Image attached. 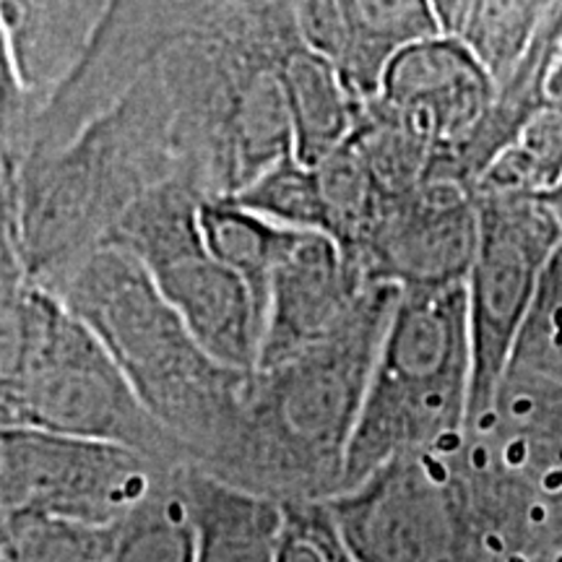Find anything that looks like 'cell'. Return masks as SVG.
Returning <instances> with one entry per match:
<instances>
[{
    "mask_svg": "<svg viewBox=\"0 0 562 562\" xmlns=\"http://www.w3.org/2000/svg\"><path fill=\"white\" fill-rule=\"evenodd\" d=\"M370 284L336 237L294 229L269 284L258 368L286 360L336 331Z\"/></svg>",
    "mask_w": 562,
    "mask_h": 562,
    "instance_id": "obj_13",
    "label": "cell"
},
{
    "mask_svg": "<svg viewBox=\"0 0 562 562\" xmlns=\"http://www.w3.org/2000/svg\"><path fill=\"white\" fill-rule=\"evenodd\" d=\"M297 21L305 45L339 63L344 50V21L339 0H297Z\"/></svg>",
    "mask_w": 562,
    "mask_h": 562,
    "instance_id": "obj_28",
    "label": "cell"
},
{
    "mask_svg": "<svg viewBox=\"0 0 562 562\" xmlns=\"http://www.w3.org/2000/svg\"><path fill=\"white\" fill-rule=\"evenodd\" d=\"M398 294L372 281L336 331L252 372L235 440L211 472L279 501L334 497Z\"/></svg>",
    "mask_w": 562,
    "mask_h": 562,
    "instance_id": "obj_1",
    "label": "cell"
},
{
    "mask_svg": "<svg viewBox=\"0 0 562 562\" xmlns=\"http://www.w3.org/2000/svg\"><path fill=\"white\" fill-rule=\"evenodd\" d=\"M497 83L461 34H435L404 47L385 68L375 100L430 144V178H451L456 159L495 102Z\"/></svg>",
    "mask_w": 562,
    "mask_h": 562,
    "instance_id": "obj_12",
    "label": "cell"
},
{
    "mask_svg": "<svg viewBox=\"0 0 562 562\" xmlns=\"http://www.w3.org/2000/svg\"><path fill=\"white\" fill-rule=\"evenodd\" d=\"M229 199L286 227L328 232L318 172L294 157V151L263 170Z\"/></svg>",
    "mask_w": 562,
    "mask_h": 562,
    "instance_id": "obj_26",
    "label": "cell"
},
{
    "mask_svg": "<svg viewBox=\"0 0 562 562\" xmlns=\"http://www.w3.org/2000/svg\"><path fill=\"white\" fill-rule=\"evenodd\" d=\"M178 467L182 463L154 459L121 442L3 427L0 510H40L115 526L170 480Z\"/></svg>",
    "mask_w": 562,
    "mask_h": 562,
    "instance_id": "obj_9",
    "label": "cell"
},
{
    "mask_svg": "<svg viewBox=\"0 0 562 562\" xmlns=\"http://www.w3.org/2000/svg\"><path fill=\"white\" fill-rule=\"evenodd\" d=\"M503 381L560 383L562 381V243L552 252L537 297L513 347Z\"/></svg>",
    "mask_w": 562,
    "mask_h": 562,
    "instance_id": "obj_25",
    "label": "cell"
},
{
    "mask_svg": "<svg viewBox=\"0 0 562 562\" xmlns=\"http://www.w3.org/2000/svg\"><path fill=\"white\" fill-rule=\"evenodd\" d=\"M480 245L474 188L430 178L412 191L389 195L368 237L347 250L370 281L402 290L463 284Z\"/></svg>",
    "mask_w": 562,
    "mask_h": 562,
    "instance_id": "obj_11",
    "label": "cell"
},
{
    "mask_svg": "<svg viewBox=\"0 0 562 562\" xmlns=\"http://www.w3.org/2000/svg\"><path fill=\"white\" fill-rule=\"evenodd\" d=\"M360 562H518L542 552L544 508L463 446L398 456L326 501Z\"/></svg>",
    "mask_w": 562,
    "mask_h": 562,
    "instance_id": "obj_4",
    "label": "cell"
},
{
    "mask_svg": "<svg viewBox=\"0 0 562 562\" xmlns=\"http://www.w3.org/2000/svg\"><path fill=\"white\" fill-rule=\"evenodd\" d=\"M279 79L290 108L294 157L318 165L351 136L362 102L351 94L336 63L307 45L286 55Z\"/></svg>",
    "mask_w": 562,
    "mask_h": 562,
    "instance_id": "obj_18",
    "label": "cell"
},
{
    "mask_svg": "<svg viewBox=\"0 0 562 562\" xmlns=\"http://www.w3.org/2000/svg\"><path fill=\"white\" fill-rule=\"evenodd\" d=\"M435 11H438L442 30L448 34H461L463 30V21H467L469 5L472 0H432Z\"/></svg>",
    "mask_w": 562,
    "mask_h": 562,
    "instance_id": "obj_29",
    "label": "cell"
},
{
    "mask_svg": "<svg viewBox=\"0 0 562 562\" xmlns=\"http://www.w3.org/2000/svg\"><path fill=\"white\" fill-rule=\"evenodd\" d=\"M562 180V104L542 108L490 161L474 191L544 195Z\"/></svg>",
    "mask_w": 562,
    "mask_h": 562,
    "instance_id": "obj_22",
    "label": "cell"
},
{
    "mask_svg": "<svg viewBox=\"0 0 562 562\" xmlns=\"http://www.w3.org/2000/svg\"><path fill=\"white\" fill-rule=\"evenodd\" d=\"M544 201L550 203V209L554 211V216H558L560 224H562V180L552 188L550 193H544Z\"/></svg>",
    "mask_w": 562,
    "mask_h": 562,
    "instance_id": "obj_32",
    "label": "cell"
},
{
    "mask_svg": "<svg viewBox=\"0 0 562 562\" xmlns=\"http://www.w3.org/2000/svg\"><path fill=\"white\" fill-rule=\"evenodd\" d=\"M344 50L336 68L351 94L368 102L389 63L414 42L442 34L432 0H339Z\"/></svg>",
    "mask_w": 562,
    "mask_h": 562,
    "instance_id": "obj_17",
    "label": "cell"
},
{
    "mask_svg": "<svg viewBox=\"0 0 562 562\" xmlns=\"http://www.w3.org/2000/svg\"><path fill=\"white\" fill-rule=\"evenodd\" d=\"M115 526L83 524L40 510L3 513L0 562H104Z\"/></svg>",
    "mask_w": 562,
    "mask_h": 562,
    "instance_id": "obj_21",
    "label": "cell"
},
{
    "mask_svg": "<svg viewBox=\"0 0 562 562\" xmlns=\"http://www.w3.org/2000/svg\"><path fill=\"white\" fill-rule=\"evenodd\" d=\"M58 281L55 292L100 336L186 461L209 472L220 467L240 427L252 372L216 360L121 245H94Z\"/></svg>",
    "mask_w": 562,
    "mask_h": 562,
    "instance_id": "obj_3",
    "label": "cell"
},
{
    "mask_svg": "<svg viewBox=\"0 0 562 562\" xmlns=\"http://www.w3.org/2000/svg\"><path fill=\"white\" fill-rule=\"evenodd\" d=\"M199 220L206 248L248 281L250 292L256 294L261 313L266 315L273 269L297 227L266 220L263 214L243 206L229 195L203 199Z\"/></svg>",
    "mask_w": 562,
    "mask_h": 562,
    "instance_id": "obj_19",
    "label": "cell"
},
{
    "mask_svg": "<svg viewBox=\"0 0 562 562\" xmlns=\"http://www.w3.org/2000/svg\"><path fill=\"white\" fill-rule=\"evenodd\" d=\"M201 201L193 182L172 175L136 195L102 243L121 245L146 266L159 292L216 360L256 372L263 341L261 305L248 281L203 243Z\"/></svg>",
    "mask_w": 562,
    "mask_h": 562,
    "instance_id": "obj_7",
    "label": "cell"
},
{
    "mask_svg": "<svg viewBox=\"0 0 562 562\" xmlns=\"http://www.w3.org/2000/svg\"><path fill=\"white\" fill-rule=\"evenodd\" d=\"M313 167L326 203L328 235L336 237L344 250H355L368 237L389 195L351 138Z\"/></svg>",
    "mask_w": 562,
    "mask_h": 562,
    "instance_id": "obj_23",
    "label": "cell"
},
{
    "mask_svg": "<svg viewBox=\"0 0 562 562\" xmlns=\"http://www.w3.org/2000/svg\"><path fill=\"white\" fill-rule=\"evenodd\" d=\"M554 5L558 0H472L461 37L501 83Z\"/></svg>",
    "mask_w": 562,
    "mask_h": 562,
    "instance_id": "obj_24",
    "label": "cell"
},
{
    "mask_svg": "<svg viewBox=\"0 0 562 562\" xmlns=\"http://www.w3.org/2000/svg\"><path fill=\"white\" fill-rule=\"evenodd\" d=\"M178 472L115 526L104 562H195V533Z\"/></svg>",
    "mask_w": 562,
    "mask_h": 562,
    "instance_id": "obj_20",
    "label": "cell"
},
{
    "mask_svg": "<svg viewBox=\"0 0 562 562\" xmlns=\"http://www.w3.org/2000/svg\"><path fill=\"white\" fill-rule=\"evenodd\" d=\"M518 562H562V550H542L533 552L529 558L518 560Z\"/></svg>",
    "mask_w": 562,
    "mask_h": 562,
    "instance_id": "obj_33",
    "label": "cell"
},
{
    "mask_svg": "<svg viewBox=\"0 0 562 562\" xmlns=\"http://www.w3.org/2000/svg\"><path fill=\"white\" fill-rule=\"evenodd\" d=\"M180 490L195 533V562H277L286 529V503L182 463Z\"/></svg>",
    "mask_w": 562,
    "mask_h": 562,
    "instance_id": "obj_16",
    "label": "cell"
},
{
    "mask_svg": "<svg viewBox=\"0 0 562 562\" xmlns=\"http://www.w3.org/2000/svg\"><path fill=\"white\" fill-rule=\"evenodd\" d=\"M542 550H562V505L547 510L542 526Z\"/></svg>",
    "mask_w": 562,
    "mask_h": 562,
    "instance_id": "obj_30",
    "label": "cell"
},
{
    "mask_svg": "<svg viewBox=\"0 0 562 562\" xmlns=\"http://www.w3.org/2000/svg\"><path fill=\"white\" fill-rule=\"evenodd\" d=\"M110 0H0L3 97L24 104L30 125L74 70Z\"/></svg>",
    "mask_w": 562,
    "mask_h": 562,
    "instance_id": "obj_14",
    "label": "cell"
},
{
    "mask_svg": "<svg viewBox=\"0 0 562 562\" xmlns=\"http://www.w3.org/2000/svg\"><path fill=\"white\" fill-rule=\"evenodd\" d=\"M0 419L3 427L79 435L188 463L146 412L108 347L3 243Z\"/></svg>",
    "mask_w": 562,
    "mask_h": 562,
    "instance_id": "obj_5",
    "label": "cell"
},
{
    "mask_svg": "<svg viewBox=\"0 0 562 562\" xmlns=\"http://www.w3.org/2000/svg\"><path fill=\"white\" fill-rule=\"evenodd\" d=\"M227 0H110L74 70L53 91L26 133V151H47L74 138L112 108L161 55L193 37Z\"/></svg>",
    "mask_w": 562,
    "mask_h": 562,
    "instance_id": "obj_10",
    "label": "cell"
},
{
    "mask_svg": "<svg viewBox=\"0 0 562 562\" xmlns=\"http://www.w3.org/2000/svg\"><path fill=\"white\" fill-rule=\"evenodd\" d=\"M474 195L480 245L467 277L472 334L469 430L495 406L539 281L562 243V224L544 195L495 191H474Z\"/></svg>",
    "mask_w": 562,
    "mask_h": 562,
    "instance_id": "obj_8",
    "label": "cell"
},
{
    "mask_svg": "<svg viewBox=\"0 0 562 562\" xmlns=\"http://www.w3.org/2000/svg\"><path fill=\"white\" fill-rule=\"evenodd\" d=\"M550 100L554 104H562V45H560L558 60H554V68L550 76Z\"/></svg>",
    "mask_w": 562,
    "mask_h": 562,
    "instance_id": "obj_31",
    "label": "cell"
},
{
    "mask_svg": "<svg viewBox=\"0 0 562 562\" xmlns=\"http://www.w3.org/2000/svg\"><path fill=\"white\" fill-rule=\"evenodd\" d=\"M467 440L544 510L562 505V381H503L495 406Z\"/></svg>",
    "mask_w": 562,
    "mask_h": 562,
    "instance_id": "obj_15",
    "label": "cell"
},
{
    "mask_svg": "<svg viewBox=\"0 0 562 562\" xmlns=\"http://www.w3.org/2000/svg\"><path fill=\"white\" fill-rule=\"evenodd\" d=\"M472 406L467 281L402 290L385 328L341 490L398 456L459 451Z\"/></svg>",
    "mask_w": 562,
    "mask_h": 562,
    "instance_id": "obj_6",
    "label": "cell"
},
{
    "mask_svg": "<svg viewBox=\"0 0 562 562\" xmlns=\"http://www.w3.org/2000/svg\"><path fill=\"white\" fill-rule=\"evenodd\" d=\"M172 175V104L154 66L66 144L3 154V243L34 279L66 271L136 195Z\"/></svg>",
    "mask_w": 562,
    "mask_h": 562,
    "instance_id": "obj_2",
    "label": "cell"
},
{
    "mask_svg": "<svg viewBox=\"0 0 562 562\" xmlns=\"http://www.w3.org/2000/svg\"><path fill=\"white\" fill-rule=\"evenodd\" d=\"M286 529L277 562H360L344 542L326 501H284Z\"/></svg>",
    "mask_w": 562,
    "mask_h": 562,
    "instance_id": "obj_27",
    "label": "cell"
}]
</instances>
